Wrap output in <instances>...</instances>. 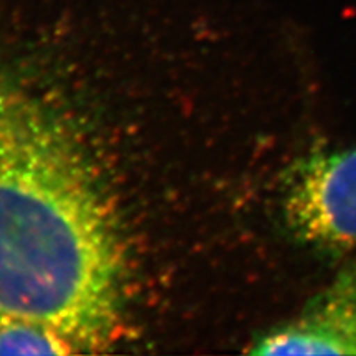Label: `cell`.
<instances>
[{"label":"cell","instance_id":"cell-3","mask_svg":"<svg viewBox=\"0 0 356 356\" xmlns=\"http://www.w3.org/2000/svg\"><path fill=\"white\" fill-rule=\"evenodd\" d=\"M257 355H356V261L345 264L292 322L257 341Z\"/></svg>","mask_w":356,"mask_h":356},{"label":"cell","instance_id":"cell-1","mask_svg":"<svg viewBox=\"0 0 356 356\" xmlns=\"http://www.w3.org/2000/svg\"><path fill=\"white\" fill-rule=\"evenodd\" d=\"M124 280L118 216L86 155L38 106L0 97V318L95 350L118 327Z\"/></svg>","mask_w":356,"mask_h":356},{"label":"cell","instance_id":"cell-2","mask_svg":"<svg viewBox=\"0 0 356 356\" xmlns=\"http://www.w3.org/2000/svg\"><path fill=\"white\" fill-rule=\"evenodd\" d=\"M282 215L300 244L330 254L356 248V147L297 160L284 180Z\"/></svg>","mask_w":356,"mask_h":356},{"label":"cell","instance_id":"cell-4","mask_svg":"<svg viewBox=\"0 0 356 356\" xmlns=\"http://www.w3.org/2000/svg\"><path fill=\"white\" fill-rule=\"evenodd\" d=\"M79 348L63 333L22 318H0V355H71Z\"/></svg>","mask_w":356,"mask_h":356}]
</instances>
